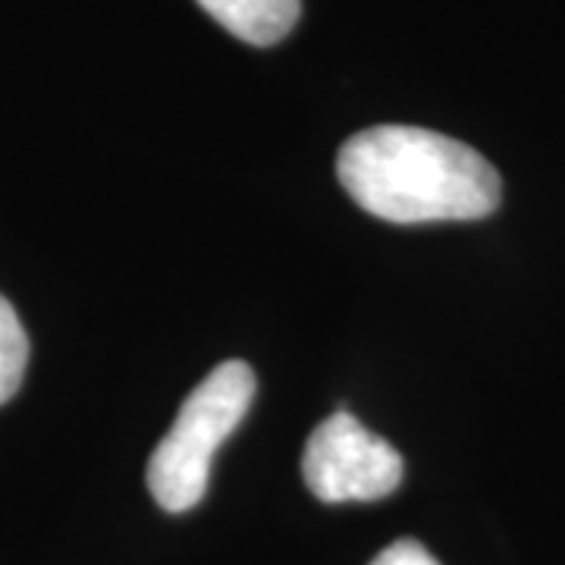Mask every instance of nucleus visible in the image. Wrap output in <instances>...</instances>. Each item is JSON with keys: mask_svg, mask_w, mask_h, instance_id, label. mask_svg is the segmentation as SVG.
<instances>
[{"mask_svg": "<svg viewBox=\"0 0 565 565\" xmlns=\"http://www.w3.org/2000/svg\"><path fill=\"white\" fill-rule=\"evenodd\" d=\"M29 364V337L20 315L0 296V405L10 403L20 390Z\"/></svg>", "mask_w": 565, "mask_h": 565, "instance_id": "obj_5", "label": "nucleus"}, {"mask_svg": "<svg viewBox=\"0 0 565 565\" xmlns=\"http://www.w3.org/2000/svg\"><path fill=\"white\" fill-rule=\"evenodd\" d=\"M371 565H440L418 541H396L390 544Z\"/></svg>", "mask_w": 565, "mask_h": 565, "instance_id": "obj_6", "label": "nucleus"}, {"mask_svg": "<svg viewBox=\"0 0 565 565\" xmlns=\"http://www.w3.org/2000/svg\"><path fill=\"white\" fill-rule=\"evenodd\" d=\"M337 177L362 211L390 223L481 221L500 207L497 167L422 126H371L345 141Z\"/></svg>", "mask_w": 565, "mask_h": 565, "instance_id": "obj_1", "label": "nucleus"}, {"mask_svg": "<svg viewBox=\"0 0 565 565\" xmlns=\"http://www.w3.org/2000/svg\"><path fill=\"white\" fill-rule=\"evenodd\" d=\"M255 371L245 362H223L195 386L151 462L148 490L167 512H189L202 503L211 462L221 444L239 427L255 399Z\"/></svg>", "mask_w": 565, "mask_h": 565, "instance_id": "obj_2", "label": "nucleus"}, {"mask_svg": "<svg viewBox=\"0 0 565 565\" xmlns=\"http://www.w3.org/2000/svg\"><path fill=\"white\" fill-rule=\"evenodd\" d=\"M302 475L321 503H377L403 484V456L355 415L337 412L311 430Z\"/></svg>", "mask_w": 565, "mask_h": 565, "instance_id": "obj_3", "label": "nucleus"}, {"mask_svg": "<svg viewBox=\"0 0 565 565\" xmlns=\"http://www.w3.org/2000/svg\"><path fill=\"white\" fill-rule=\"evenodd\" d=\"M223 29L255 47H270L282 41L299 22L302 0H199Z\"/></svg>", "mask_w": 565, "mask_h": 565, "instance_id": "obj_4", "label": "nucleus"}]
</instances>
